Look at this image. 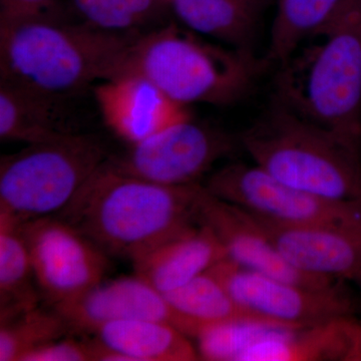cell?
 <instances>
[{
  "label": "cell",
  "instance_id": "2e32d148",
  "mask_svg": "<svg viewBox=\"0 0 361 361\" xmlns=\"http://www.w3.org/2000/svg\"><path fill=\"white\" fill-rule=\"evenodd\" d=\"M227 258L224 247L212 230L197 223L132 262L135 274L167 294Z\"/></svg>",
  "mask_w": 361,
  "mask_h": 361
},
{
  "label": "cell",
  "instance_id": "52a82bcc",
  "mask_svg": "<svg viewBox=\"0 0 361 361\" xmlns=\"http://www.w3.org/2000/svg\"><path fill=\"white\" fill-rule=\"evenodd\" d=\"M204 186L221 200L278 224L361 222V203L330 200L301 191L254 164L226 165L213 173Z\"/></svg>",
  "mask_w": 361,
  "mask_h": 361
},
{
  "label": "cell",
  "instance_id": "9c48e42d",
  "mask_svg": "<svg viewBox=\"0 0 361 361\" xmlns=\"http://www.w3.org/2000/svg\"><path fill=\"white\" fill-rule=\"evenodd\" d=\"M211 270L242 307L276 324L311 326L355 316V300L344 282L331 288H311L246 269L229 258Z\"/></svg>",
  "mask_w": 361,
  "mask_h": 361
},
{
  "label": "cell",
  "instance_id": "484cf974",
  "mask_svg": "<svg viewBox=\"0 0 361 361\" xmlns=\"http://www.w3.org/2000/svg\"><path fill=\"white\" fill-rule=\"evenodd\" d=\"M23 361H96L94 339L61 337L26 355Z\"/></svg>",
  "mask_w": 361,
  "mask_h": 361
},
{
  "label": "cell",
  "instance_id": "5bb4252c",
  "mask_svg": "<svg viewBox=\"0 0 361 361\" xmlns=\"http://www.w3.org/2000/svg\"><path fill=\"white\" fill-rule=\"evenodd\" d=\"M254 217L297 269L339 281H360L361 222L289 226Z\"/></svg>",
  "mask_w": 361,
  "mask_h": 361
},
{
  "label": "cell",
  "instance_id": "ffe728a7",
  "mask_svg": "<svg viewBox=\"0 0 361 361\" xmlns=\"http://www.w3.org/2000/svg\"><path fill=\"white\" fill-rule=\"evenodd\" d=\"M33 282L35 274L21 223L0 213V320L39 306Z\"/></svg>",
  "mask_w": 361,
  "mask_h": 361
},
{
  "label": "cell",
  "instance_id": "8fae6325",
  "mask_svg": "<svg viewBox=\"0 0 361 361\" xmlns=\"http://www.w3.org/2000/svg\"><path fill=\"white\" fill-rule=\"evenodd\" d=\"M360 361L361 322L356 316L304 327L246 323L236 361Z\"/></svg>",
  "mask_w": 361,
  "mask_h": 361
},
{
  "label": "cell",
  "instance_id": "9a60e30c",
  "mask_svg": "<svg viewBox=\"0 0 361 361\" xmlns=\"http://www.w3.org/2000/svg\"><path fill=\"white\" fill-rule=\"evenodd\" d=\"M92 94L106 127L130 146L192 116L187 106L175 103L141 75L99 82Z\"/></svg>",
  "mask_w": 361,
  "mask_h": 361
},
{
  "label": "cell",
  "instance_id": "ba28073f",
  "mask_svg": "<svg viewBox=\"0 0 361 361\" xmlns=\"http://www.w3.org/2000/svg\"><path fill=\"white\" fill-rule=\"evenodd\" d=\"M237 146L238 137L190 116L108 160L126 174L168 186H185L199 183L216 161L229 156Z\"/></svg>",
  "mask_w": 361,
  "mask_h": 361
},
{
  "label": "cell",
  "instance_id": "30bf717a",
  "mask_svg": "<svg viewBox=\"0 0 361 361\" xmlns=\"http://www.w3.org/2000/svg\"><path fill=\"white\" fill-rule=\"evenodd\" d=\"M35 282L51 307L104 281L108 255L56 216L21 223Z\"/></svg>",
  "mask_w": 361,
  "mask_h": 361
},
{
  "label": "cell",
  "instance_id": "6da1fadb",
  "mask_svg": "<svg viewBox=\"0 0 361 361\" xmlns=\"http://www.w3.org/2000/svg\"><path fill=\"white\" fill-rule=\"evenodd\" d=\"M202 190L126 174L106 159L56 217L106 255L133 261L198 223Z\"/></svg>",
  "mask_w": 361,
  "mask_h": 361
},
{
  "label": "cell",
  "instance_id": "277c9868",
  "mask_svg": "<svg viewBox=\"0 0 361 361\" xmlns=\"http://www.w3.org/2000/svg\"><path fill=\"white\" fill-rule=\"evenodd\" d=\"M268 63L252 49L211 44L168 21L135 39L114 78L141 75L187 108L194 104L223 106L244 99Z\"/></svg>",
  "mask_w": 361,
  "mask_h": 361
},
{
  "label": "cell",
  "instance_id": "4316f807",
  "mask_svg": "<svg viewBox=\"0 0 361 361\" xmlns=\"http://www.w3.org/2000/svg\"><path fill=\"white\" fill-rule=\"evenodd\" d=\"M357 284L360 285V289H361V280H360V281L357 282Z\"/></svg>",
  "mask_w": 361,
  "mask_h": 361
},
{
  "label": "cell",
  "instance_id": "7a4b0ae2",
  "mask_svg": "<svg viewBox=\"0 0 361 361\" xmlns=\"http://www.w3.org/2000/svg\"><path fill=\"white\" fill-rule=\"evenodd\" d=\"M140 35L71 21L0 23V82L71 99L115 77Z\"/></svg>",
  "mask_w": 361,
  "mask_h": 361
},
{
  "label": "cell",
  "instance_id": "44dd1931",
  "mask_svg": "<svg viewBox=\"0 0 361 361\" xmlns=\"http://www.w3.org/2000/svg\"><path fill=\"white\" fill-rule=\"evenodd\" d=\"M164 295L171 306L192 325L193 338L202 327L208 325L229 322L276 324L242 307L211 269Z\"/></svg>",
  "mask_w": 361,
  "mask_h": 361
},
{
  "label": "cell",
  "instance_id": "7c38bea8",
  "mask_svg": "<svg viewBox=\"0 0 361 361\" xmlns=\"http://www.w3.org/2000/svg\"><path fill=\"white\" fill-rule=\"evenodd\" d=\"M73 334H92L108 323L155 320L170 323L189 337L194 329L153 285L135 274L102 281L78 298L54 306Z\"/></svg>",
  "mask_w": 361,
  "mask_h": 361
},
{
  "label": "cell",
  "instance_id": "603a6c76",
  "mask_svg": "<svg viewBox=\"0 0 361 361\" xmlns=\"http://www.w3.org/2000/svg\"><path fill=\"white\" fill-rule=\"evenodd\" d=\"M78 16L92 27L116 33H145L165 25L161 0H73Z\"/></svg>",
  "mask_w": 361,
  "mask_h": 361
},
{
  "label": "cell",
  "instance_id": "5b68a950",
  "mask_svg": "<svg viewBox=\"0 0 361 361\" xmlns=\"http://www.w3.org/2000/svg\"><path fill=\"white\" fill-rule=\"evenodd\" d=\"M254 165L301 191L361 203V153L275 102L238 137Z\"/></svg>",
  "mask_w": 361,
  "mask_h": 361
},
{
  "label": "cell",
  "instance_id": "cb8c5ba5",
  "mask_svg": "<svg viewBox=\"0 0 361 361\" xmlns=\"http://www.w3.org/2000/svg\"><path fill=\"white\" fill-rule=\"evenodd\" d=\"M68 332L66 322L54 308L45 310L37 306L0 320V361H23L28 353Z\"/></svg>",
  "mask_w": 361,
  "mask_h": 361
},
{
  "label": "cell",
  "instance_id": "8992f818",
  "mask_svg": "<svg viewBox=\"0 0 361 361\" xmlns=\"http://www.w3.org/2000/svg\"><path fill=\"white\" fill-rule=\"evenodd\" d=\"M109 156L92 135L28 145L0 160V213L20 223L56 216Z\"/></svg>",
  "mask_w": 361,
  "mask_h": 361
},
{
  "label": "cell",
  "instance_id": "d4e9b609",
  "mask_svg": "<svg viewBox=\"0 0 361 361\" xmlns=\"http://www.w3.org/2000/svg\"><path fill=\"white\" fill-rule=\"evenodd\" d=\"M70 21L61 0H0V23Z\"/></svg>",
  "mask_w": 361,
  "mask_h": 361
},
{
  "label": "cell",
  "instance_id": "7402d4cb",
  "mask_svg": "<svg viewBox=\"0 0 361 361\" xmlns=\"http://www.w3.org/2000/svg\"><path fill=\"white\" fill-rule=\"evenodd\" d=\"M348 0H278L266 59L278 66L336 18Z\"/></svg>",
  "mask_w": 361,
  "mask_h": 361
},
{
  "label": "cell",
  "instance_id": "e0dca14e",
  "mask_svg": "<svg viewBox=\"0 0 361 361\" xmlns=\"http://www.w3.org/2000/svg\"><path fill=\"white\" fill-rule=\"evenodd\" d=\"M68 99L0 82V139L28 146L80 134L66 111Z\"/></svg>",
  "mask_w": 361,
  "mask_h": 361
},
{
  "label": "cell",
  "instance_id": "d6986e66",
  "mask_svg": "<svg viewBox=\"0 0 361 361\" xmlns=\"http://www.w3.org/2000/svg\"><path fill=\"white\" fill-rule=\"evenodd\" d=\"M94 338L122 353L128 361L200 360L189 336L170 323L155 320H123L104 325Z\"/></svg>",
  "mask_w": 361,
  "mask_h": 361
},
{
  "label": "cell",
  "instance_id": "4fadbf2b",
  "mask_svg": "<svg viewBox=\"0 0 361 361\" xmlns=\"http://www.w3.org/2000/svg\"><path fill=\"white\" fill-rule=\"evenodd\" d=\"M197 221L212 230L230 260L246 269L311 288H331L344 282L297 269L277 250L254 216L214 196L204 185Z\"/></svg>",
  "mask_w": 361,
  "mask_h": 361
},
{
  "label": "cell",
  "instance_id": "3957f363",
  "mask_svg": "<svg viewBox=\"0 0 361 361\" xmlns=\"http://www.w3.org/2000/svg\"><path fill=\"white\" fill-rule=\"evenodd\" d=\"M278 66L277 103L361 153V0Z\"/></svg>",
  "mask_w": 361,
  "mask_h": 361
},
{
  "label": "cell",
  "instance_id": "ac0fdd59",
  "mask_svg": "<svg viewBox=\"0 0 361 361\" xmlns=\"http://www.w3.org/2000/svg\"><path fill=\"white\" fill-rule=\"evenodd\" d=\"M169 14L197 35L252 49L266 0H161Z\"/></svg>",
  "mask_w": 361,
  "mask_h": 361
}]
</instances>
